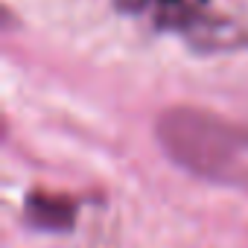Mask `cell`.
Returning <instances> with one entry per match:
<instances>
[{
    "label": "cell",
    "mask_w": 248,
    "mask_h": 248,
    "mask_svg": "<svg viewBox=\"0 0 248 248\" xmlns=\"http://www.w3.org/2000/svg\"><path fill=\"white\" fill-rule=\"evenodd\" d=\"M167 158L196 178L248 193V126L204 108L175 105L155 123Z\"/></svg>",
    "instance_id": "cell-1"
},
{
    "label": "cell",
    "mask_w": 248,
    "mask_h": 248,
    "mask_svg": "<svg viewBox=\"0 0 248 248\" xmlns=\"http://www.w3.org/2000/svg\"><path fill=\"white\" fill-rule=\"evenodd\" d=\"M73 210L76 204L64 196H32L27 204L30 219L47 231H67L73 225Z\"/></svg>",
    "instance_id": "cell-2"
}]
</instances>
